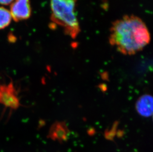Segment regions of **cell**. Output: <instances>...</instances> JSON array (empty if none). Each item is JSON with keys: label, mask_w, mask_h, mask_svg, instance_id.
I'll return each mask as SVG.
<instances>
[{"label": "cell", "mask_w": 153, "mask_h": 152, "mask_svg": "<svg viewBox=\"0 0 153 152\" xmlns=\"http://www.w3.org/2000/svg\"><path fill=\"white\" fill-rule=\"evenodd\" d=\"M108 41L120 53L131 55L141 51L150 43L151 35L140 17L125 15L111 24Z\"/></svg>", "instance_id": "cell-1"}, {"label": "cell", "mask_w": 153, "mask_h": 152, "mask_svg": "<svg viewBox=\"0 0 153 152\" xmlns=\"http://www.w3.org/2000/svg\"><path fill=\"white\" fill-rule=\"evenodd\" d=\"M77 0H50L52 23L62 28L64 33L75 39L81 31L76 13Z\"/></svg>", "instance_id": "cell-2"}, {"label": "cell", "mask_w": 153, "mask_h": 152, "mask_svg": "<svg viewBox=\"0 0 153 152\" xmlns=\"http://www.w3.org/2000/svg\"><path fill=\"white\" fill-rule=\"evenodd\" d=\"M10 12L15 21L27 20L32 14L30 0H14L10 6Z\"/></svg>", "instance_id": "cell-3"}, {"label": "cell", "mask_w": 153, "mask_h": 152, "mask_svg": "<svg viewBox=\"0 0 153 152\" xmlns=\"http://www.w3.org/2000/svg\"><path fill=\"white\" fill-rule=\"evenodd\" d=\"M0 103L12 108L18 107L19 98L13 85L0 86Z\"/></svg>", "instance_id": "cell-4"}, {"label": "cell", "mask_w": 153, "mask_h": 152, "mask_svg": "<svg viewBox=\"0 0 153 152\" xmlns=\"http://www.w3.org/2000/svg\"><path fill=\"white\" fill-rule=\"evenodd\" d=\"M137 111L141 116L145 117L152 116L153 114V99L148 94L140 97L136 104Z\"/></svg>", "instance_id": "cell-5"}, {"label": "cell", "mask_w": 153, "mask_h": 152, "mask_svg": "<svg viewBox=\"0 0 153 152\" xmlns=\"http://www.w3.org/2000/svg\"><path fill=\"white\" fill-rule=\"evenodd\" d=\"M69 131L65 123L57 122L51 127L50 131V137L54 140H65L67 139Z\"/></svg>", "instance_id": "cell-6"}, {"label": "cell", "mask_w": 153, "mask_h": 152, "mask_svg": "<svg viewBox=\"0 0 153 152\" xmlns=\"http://www.w3.org/2000/svg\"><path fill=\"white\" fill-rule=\"evenodd\" d=\"M12 19L10 12L6 8L0 7V30L4 29L9 26Z\"/></svg>", "instance_id": "cell-7"}, {"label": "cell", "mask_w": 153, "mask_h": 152, "mask_svg": "<svg viewBox=\"0 0 153 152\" xmlns=\"http://www.w3.org/2000/svg\"><path fill=\"white\" fill-rule=\"evenodd\" d=\"M14 0H0V4L1 5H9V4H12Z\"/></svg>", "instance_id": "cell-8"}]
</instances>
